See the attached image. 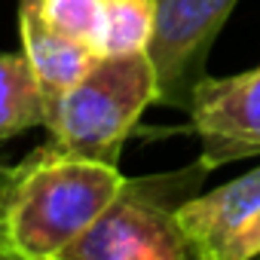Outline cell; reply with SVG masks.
<instances>
[{
    "instance_id": "obj_6",
    "label": "cell",
    "mask_w": 260,
    "mask_h": 260,
    "mask_svg": "<svg viewBox=\"0 0 260 260\" xmlns=\"http://www.w3.org/2000/svg\"><path fill=\"white\" fill-rule=\"evenodd\" d=\"M196 260L260 257V166L230 184L196 193L178 211Z\"/></svg>"
},
{
    "instance_id": "obj_10",
    "label": "cell",
    "mask_w": 260,
    "mask_h": 260,
    "mask_svg": "<svg viewBox=\"0 0 260 260\" xmlns=\"http://www.w3.org/2000/svg\"><path fill=\"white\" fill-rule=\"evenodd\" d=\"M43 19L58 28L61 34L83 40L95 46L98 52V34L104 22V0H37Z\"/></svg>"
},
{
    "instance_id": "obj_7",
    "label": "cell",
    "mask_w": 260,
    "mask_h": 260,
    "mask_svg": "<svg viewBox=\"0 0 260 260\" xmlns=\"http://www.w3.org/2000/svg\"><path fill=\"white\" fill-rule=\"evenodd\" d=\"M19 37H22V52L34 77L40 80L46 98H58L61 92H68L101 58L95 46L52 28L43 19L37 0H19Z\"/></svg>"
},
{
    "instance_id": "obj_11",
    "label": "cell",
    "mask_w": 260,
    "mask_h": 260,
    "mask_svg": "<svg viewBox=\"0 0 260 260\" xmlns=\"http://www.w3.org/2000/svg\"><path fill=\"white\" fill-rule=\"evenodd\" d=\"M13 181H16V166H0V226H4V208H7ZM0 257H4V251H0ZM4 260H7V257H4Z\"/></svg>"
},
{
    "instance_id": "obj_2",
    "label": "cell",
    "mask_w": 260,
    "mask_h": 260,
    "mask_svg": "<svg viewBox=\"0 0 260 260\" xmlns=\"http://www.w3.org/2000/svg\"><path fill=\"white\" fill-rule=\"evenodd\" d=\"M153 101H159V83L150 52L101 55L80 83L49 98V141L116 166L125 138Z\"/></svg>"
},
{
    "instance_id": "obj_3",
    "label": "cell",
    "mask_w": 260,
    "mask_h": 260,
    "mask_svg": "<svg viewBox=\"0 0 260 260\" xmlns=\"http://www.w3.org/2000/svg\"><path fill=\"white\" fill-rule=\"evenodd\" d=\"M205 175L208 169L196 159L178 172L125 178L107 211L61 260H190L193 248L178 211L199 193Z\"/></svg>"
},
{
    "instance_id": "obj_4",
    "label": "cell",
    "mask_w": 260,
    "mask_h": 260,
    "mask_svg": "<svg viewBox=\"0 0 260 260\" xmlns=\"http://www.w3.org/2000/svg\"><path fill=\"white\" fill-rule=\"evenodd\" d=\"M239 0H156L150 58L159 83V104L190 107L205 58Z\"/></svg>"
},
{
    "instance_id": "obj_9",
    "label": "cell",
    "mask_w": 260,
    "mask_h": 260,
    "mask_svg": "<svg viewBox=\"0 0 260 260\" xmlns=\"http://www.w3.org/2000/svg\"><path fill=\"white\" fill-rule=\"evenodd\" d=\"M156 31V0H104L98 55L147 52Z\"/></svg>"
},
{
    "instance_id": "obj_1",
    "label": "cell",
    "mask_w": 260,
    "mask_h": 260,
    "mask_svg": "<svg viewBox=\"0 0 260 260\" xmlns=\"http://www.w3.org/2000/svg\"><path fill=\"white\" fill-rule=\"evenodd\" d=\"M122 184L113 162L68 153L49 141L16 166L0 251L7 260H61L107 211Z\"/></svg>"
},
{
    "instance_id": "obj_5",
    "label": "cell",
    "mask_w": 260,
    "mask_h": 260,
    "mask_svg": "<svg viewBox=\"0 0 260 260\" xmlns=\"http://www.w3.org/2000/svg\"><path fill=\"white\" fill-rule=\"evenodd\" d=\"M187 113L199 138V162L208 172L260 156V68L233 77H202Z\"/></svg>"
},
{
    "instance_id": "obj_8",
    "label": "cell",
    "mask_w": 260,
    "mask_h": 260,
    "mask_svg": "<svg viewBox=\"0 0 260 260\" xmlns=\"http://www.w3.org/2000/svg\"><path fill=\"white\" fill-rule=\"evenodd\" d=\"M49 98L25 52H0V141L46 125Z\"/></svg>"
}]
</instances>
